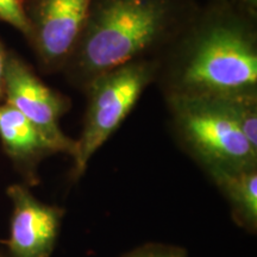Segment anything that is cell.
I'll return each mask as SVG.
<instances>
[{"label":"cell","instance_id":"obj_1","mask_svg":"<svg viewBox=\"0 0 257 257\" xmlns=\"http://www.w3.org/2000/svg\"><path fill=\"white\" fill-rule=\"evenodd\" d=\"M257 14L238 0H208L157 57L166 98L257 94Z\"/></svg>","mask_w":257,"mask_h":257},{"label":"cell","instance_id":"obj_2","mask_svg":"<svg viewBox=\"0 0 257 257\" xmlns=\"http://www.w3.org/2000/svg\"><path fill=\"white\" fill-rule=\"evenodd\" d=\"M198 6L197 0H92L62 73L70 85L85 89L115 67L157 59Z\"/></svg>","mask_w":257,"mask_h":257},{"label":"cell","instance_id":"obj_3","mask_svg":"<svg viewBox=\"0 0 257 257\" xmlns=\"http://www.w3.org/2000/svg\"><path fill=\"white\" fill-rule=\"evenodd\" d=\"M173 125L187 152L208 174L257 168V150L213 98H167Z\"/></svg>","mask_w":257,"mask_h":257},{"label":"cell","instance_id":"obj_4","mask_svg":"<svg viewBox=\"0 0 257 257\" xmlns=\"http://www.w3.org/2000/svg\"><path fill=\"white\" fill-rule=\"evenodd\" d=\"M156 59L131 61L96 76L83 91L87 110L76 150L73 175L80 178L89 160L120 126L148 86L155 82Z\"/></svg>","mask_w":257,"mask_h":257},{"label":"cell","instance_id":"obj_5","mask_svg":"<svg viewBox=\"0 0 257 257\" xmlns=\"http://www.w3.org/2000/svg\"><path fill=\"white\" fill-rule=\"evenodd\" d=\"M30 42L41 67L62 72L75 48L92 0H22Z\"/></svg>","mask_w":257,"mask_h":257},{"label":"cell","instance_id":"obj_6","mask_svg":"<svg viewBox=\"0 0 257 257\" xmlns=\"http://www.w3.org/2000/svg\"><path fill=\"white\" fill-rule=\"evenodd\" d=\"M4 91L6 104L25 115L55 153H66L73 157L76 141L66 136L59 125L68 102L44 85L21 57L11 53L6 60Z\"/></svg>","mask_w":257,"mask_h":257},{"label":"cell","instance_id":"obj_7","mask_svg":"<svg viewBox=\"0 0 257 257\" xmlns=\"http://www.w3.org/2000/svg\"><path fill=\"white\" fill-rule=\"evenodd\" d=\"M8 193L14 204L9 240L12 257H49L63 211L42 204L22 186H12Z\"/></svg>","mask_w":257,"mask_h":257},{"label":"cell","instance_id":"obj_8","mask_svg":"<svg viewBox=\"0 0 257 257\" xmlns=\"http://www.w3.org/2000/svg\"><path fill=\"white\" fill-rule=\"evenodd\" d=\"M0 140L12 159L27 162L55 150L38 128L14 106H0Z\"/></svg>","mask_w":257,"mask_h":257},{"label":"cell","instance_id":"obj_9","mask_svg":"<svg viewBox=\"0 0 257 257\" xmlns=\"http://www.w3.org/2000/svg\"><path fill=\"white\" fill-rule=\"evenodd\" d=\"M212 179L232 206L234 218L255 230L257 224V168L233 173H214Z\"/></svg>","mask_w":257,"mask_h":257},{"label":"cell","instance_id":"obj_10","mask_svg":"<svg viewBox=\"0 0 257 257\" xmlns=\"http://www.w3.org/2000/svg\"><path fill=\"white\" fill-rule=\"evenodd\" d=\"M223 105L253 149L257 150V94L213 98Z\"/></svg>","mask_w":257,"mask_h":257},{"label":"cell","instance_id":"obj_11","mask_svg":"<svg viewBox=\"0 0 257 257\" xmlns=\"http://www.w3.org/2000/svg\"><path fill=\"white\" fill-rule=\"evenodd\" d=\"M0 22L11 25L28 37L29 25L22 0H0Z\"/></svg>","mask_w":257,"mask_h":257},{"label":"cell","instance_id":"obj_12","mask_svg":"<svg viewBox=\"0 0 257 257\" xmlns=\"http://www.w3.org/2000/svg\"><path fill=\"white\" fill-rule=\"evenodd\" d=\"M184 250L166 245H149L141 248L127 257H185Z\"/></svg>","mask_w":257,"mask_h":257},{"label":"cell","instance_id":"obj_13","mask_svg":"<svg viewBox=\"0 0 257 257\" xmlns=\"http://www.w3.org/2000/svg\"><path fill=\"white\" fill-rule=\"evenodd\" d=\"M8 51L5 50L4 46L0 43V99L5 98L4 91V78H5V67L6 60H8Z\"/></svg>","mask_w":257,"mask_h":257},{"label":"cell","instance_id":"obj_14","mask_svg":"<svg viewBox=\"0 0 257 257\" xmlns=\"http://www.w3.org/2000/svg\"><path fill=\"white\" fill-rule=\"evenodd\" d=\"M238 2L253 14H257V0H238Z\"/></svg>","mask_w":257,"mask_h":257}]
</instances>
